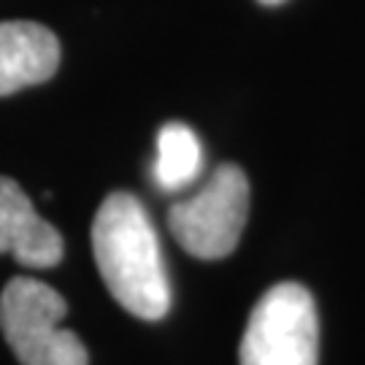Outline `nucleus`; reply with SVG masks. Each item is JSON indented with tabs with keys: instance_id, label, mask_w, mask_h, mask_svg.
<instances>
[{
	"instance_id": "1",
	"label": "nucleus",
	"mask_w": 365,
	"mask_h": 365,
	"mask_svg": "<svg viewBox=\"0 0 365 365\" xmlns=\"http://www.w3.org/2000/svg\"><path fill=\"white\" fill-rule=\"evenodd\" d=\"M92 252L101 279L125 312L157 322L170 309V287L155 225L130 192H111L92 222Z\"/></svg>"
},
{
	"instance_id": "2",
	"label": "nucleus",
	"mask_w": 365,
	"mask_h": 365,
	"mask_svg": "<svg viewBox=\"0 0 365 365\" xmlns=\"http://www.w3.org/2000/svg\"><path fill=\"white\" fill-rule=\"evenodd\" d=\"M66 298L38 279H11L0 295V330L22 365H87L76 333L60 327Z\"/></svg>"
},
{
	"instance_id": "3",
	"label": "nucleus",
	"mask_w": 365,
	"mask_h": 365,
	"mask_svg": "<svg viewBox=\"0 0 365 365\" xmlns=\"http://www.w3.org/2000/svg\"><path fill=\"white\" fill-rule=\"evenodd\" d=\"M319 322L312 292L298 282H282L249 314L241 339V365H317Z\"/></svg>"
},
{
	"instance_id": "4",
	"label": "nucleus",
	"mask_w": 365,
	"mask_h": 365,
	"mask_svg": "<svg viewBox=\"0 0 365 365\" xmlns=\"http://www.w3.org/2000/svg\"><path fill=\"white\" fill-rule=\"evenodd\" d=\"M249 217L247 173L225 163L192 197L173 203L168 227L184 252L197 260L227 257L244 233Z\"/></svg>"
},
{
	"instance_id": "5",
	"label": "nucleus",
	"mask_w": 365,
	"mask_h": 365,
	"mask_svg": "<svg viewBox=\"0 0 365 365\" xmlns=\"http://www.w3.org/2000/svg\"><path fill=\"white\" fill-rule=\"evenodd\" d=\"M27 268H52L63 260V235L33 209L25 190L14 179L0 176V255Z\"/></svg>"
},
{
	"instance_id": "6",
	"label": "nucleus",
	"mask_w": 365,
	"mask_h": 365,
	"mask_svg": "<svg viewBox=\"0 0 365 365\" xmlns=\"http://www.w3.org/2000/svg\"><path fill=\"white\" fill-rule=\"evenodd\" d=\"M60 66V41L38 22H0V95L43 84Z\"/></svg>"
},
{
	"instance_id": "7",
	"label": "nucleus",
	"mask_w": 365,
	"mask_h": 365,
	"mask_svg": "<svg viewBox=\"0 0 365 365\" xmlns=\"http://www.w3.org/2000/svg\"><path fill=\"white\" fill-rule=\"evenodd\" d=\"M203 168V149L192 128L168 122L157 133V157L152 176L160 190L179 192L195 182Z\"/></svg>"
},
{
	"instance_id": "8",
	"label": "nucleus",
	"mask_w": 365,
	"mask_h": 365,
	"mask_svg": "<svg viewBox=\"0 0 365 365\" xmlns=\"http://www.w3.org/2000/svg\"><path fill=\"white\" fill-rule=\"evenodd\" d=\"M262 6H279V3H284V0H257Z\"/></svg>"
}]
</instances>
